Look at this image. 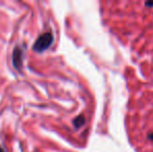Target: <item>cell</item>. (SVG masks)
<instances>
[{
    "mask_svg": "<svg viewBox=\"0 0 153 152\" xmlns=\"http://www.w3.org/2000/svg\"><path fill=\"white\" fill-rule=\"evenodd\" d=\"M53 40H54V37H53V33H45L43 35H41L40 37L36 39V43L32 46V49H33L36 52H43L46 49H48L49 47L52 45Z\"/></svg>",
    "mask_w": 153,
    "mask_h": 152,
    "instance_id": "obj_1",
    "label": "cell"
},
{
    "mask_svg": "<svg viewBox=\"0 0 153 152\" xmlns=\"http://www.w3.org/2000/svg\"><path fill=\"white\" fill-rule=\"evenodd\" d=\"M23 56H24V53H23L22 48L19 46L15 47L14 51H13V65L17 70L22 69Z\"/></svg>",
    "mask_w": 153,
    "mask_h": 152,
    "instance_id": "obj_2",
    "label": "cell"
},
{
    "mask_svg": "<svg viewBox=\"0 0 153 152\" xmlns=\"http://www.w3.org/2000/svg\"><path fill=\"white\" fill-rule=\"evenodd\" d=\"M73 124H74V126L76 128L81 127V126L85 124V118H83L82 116H79V117H77L76 119L73 120Z\"/></svg>",
    "mask_w": 153,
    "mask_h": 152,
    "instance_id": "obj_3",
    "label": "cell"
},
{
    "mask_svg": "<svg viewBox=\"0 0 153 152\" xmlns=\"http://www.w3.org/2000/svg\"><path fill=\"white\" fill-rule=\"evenodd\" d=\"M0 152H5L4 148H3V147H1V146H0Z\"/></svg>",
    "mask_w": 153,
    "mask_h": 152,
    "instance_id": "obj_4",
    "label": "cell"
}]
</instances>
